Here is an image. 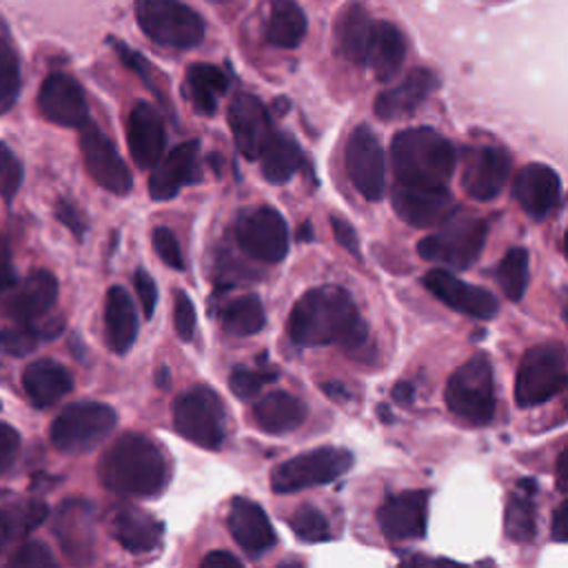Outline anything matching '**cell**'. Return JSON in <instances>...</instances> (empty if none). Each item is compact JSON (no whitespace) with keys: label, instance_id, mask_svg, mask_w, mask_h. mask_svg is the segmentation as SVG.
Masks as SVG:
<instances>
[{"label":"cell","instance_id":"1","mask_svg":"<svg viewBox=\"0 0 568 568\" xmlns=\"http://www.w3.org/2000/svg\"><path fill=\"white\" fill-rule=\"evenodd\" d=\"M286 331L297 346L342 344L351 353L368 339V328L353 297L335 284L306 291L291 308Z\"/></svg>","mask_w":568,"mask_h":568},{"label":"cell","instance_id":"2","mask_svg":"<svg viewBox=\"0 0 568 568\" xmlns=\"http://www.w3.org/2000/svg\"><path fill=\"white\" fill-rule=\"evenodd\" d=\"M100 481L118 495L155 497L169 481V462L162 448L140 433L118 437L100 459Z\"/></svg>","mask_w":568,"mask_h":568},{"label":"cell","instance_id":"3","mask_svg":"<svg viewBox=\"0 0 568 568\" xmlns=\"http://www.w3.org/2000/svg\"><path fill=\"white\" fill-rule=\"evenodd\" d=\"M455 158L453 144L426 126L404 129L390 142L393 173L406 186H446Z\"/></svg>","mask_w":568,"mask_h":568},{"label":"cell","instance_id":"4","mask_svg":"<svg viewBox=\"0 0 568 568\" xmlns=\"http://www.w3.org/2000/svg\"><path fill=\"white\" fill-rule=\"evenodd\" d=\"M446 404L459 419L484 426L495 415V379L490 359L484 353L466 359L446 384Z\"/></svg>","mask_w":568,"mask_h":568},{"label":"cell","instance_id":"5","mask_svg":"<svg viewBox=\"0 0 568 568\" xmlns=\"http://www.w3.org/2000/svg\"><path fill=\"white\" fill-rule=\"evenodd\" d=\"M486 242V222L477 215L453 213L439 224L437 233L419 240L417 253L437 264L453 268H470L481 255Z\"/></svg>","mask_w":568,"mask_h":568},{"label":"cell","instance_id":"6","mask_svg":"<svg viewBox=\"0 0 568 568\" xmlns=\"http://www.w3.org/2000/svg\"><path fill=\"white\" fill-rule=\"evenodd\" d=\"M144 36L166 49H193L204 38V20L180 0H135Z\"/></svg>","mask_w":568,"mask_h":568},{"label":"cell","instance_id":"7","mask_svg":"<svg viewBox=\"0 0 568 568\" xmlns=\"http://www.w3.org/2000/svg\"><path fill=\"white\" fill-rule=\"evenodd\" d=\"M115 410L100 402H75L64 406L51 422V444L60 453L80 455L93 450L113 430Z\"/></svg>","mask_w":568,"mask_h":568},{"label":"cell","instance_id":"8","mask_svg":"<svg viewBox=\"0 0 568 568\" xmlns=\"http://www.w3.org/2000/svg\"><path fill=\"white\" fill-rule=\"evenodd\" d=\"M566 351L557 342L539 344L526 351L515 377V399L519 406H539L566 386Z\"/></svg>","mask_w":568,"mask_h":568},{"label":"cell","instance_id":"9","mask_svg":"<svg viewBox=\"0 0 568 568\" xmlns=\"http://www.w3.org/2000/svg\"><path fill=\"white\" fill-rule=\"evenodd\" d=\"M173 424L189 442L217 450L224 442V404L209 386H191L173 402Z\"/></svg>","mask_w":568,"mask_h":568},{"label":"cell","instance_id":"10","mask_svg":"<svg viewBox=\"0 0 568 568\" xmlns=\"http://www.w3.org/2000/svg\"><path fill=\"white\" fill-rule=\"evenodd\" d=\"M353 466V455L346 448L324 446L295 455L271 470V488L275 493H295L302 488L328 484Z\"/></svg>","mask_w":568,"mask_h":568},{"label":"cell","instance_id":"11","mask_svg":"<svg viewBox=\"0 0 568 568\" xmlns=\"http://www.w3.org/2000/svg\"><path fill=\"white\" fill-rule=\"evenodd\" d=\"M235 240L248 257L266 264L282 262L288 253V229L273 206L244 211L235 222Z\"/></svg>","mask_w":568,"mask_h":568},{"label":"cell","instance_id":"12","mask_svg":"<svg viewBox=\"0 0 568 568\" xmlns=\"http://www.w3.org/2000/svg\"><path fill=\"white\" fill-rule=\"evenodd\" d=\"M346 171L353 186L366 200H382L386 191V160L377 135L366 124L357 126L346 142Z\"/></svg>","mask_w":568,"mask_h":568},{"label":"cell","instance_id":"13","mask_svg":"<svg viewBox=\"0 0 568 568\" xmlns=\"http://www.w3.org/2000/svg\"><path fill=\"white\" fill-rule=\"evenodd\" d=\"M80 151L84 158V166L95 184L115 195H124L131 191L133 178L124 160L120 158L113 142L89 120L80 126Z\"/></svg>","mask_w":568,"mask_h":568},{"label":"cell","instance_id":"14","mask_svg":"<svg viewBox=\"0 0 568 568\" xmlns=\"http://www.w3.org/2000/svg\"><path fill=\"white\" fill-rule=\"evenodd\" d=\"M395 213L410 226L430 229L439 226L446 217L457 211L455 197L446 186H406L397 184L393 195Z\"/></svg>","mask_w":568,"mask_h":568},{"label":"cell","instance_id":"15","mask_svg":"<svg viewBox=\"0 0 568 568\" xmlns=\"http://www.w3.org/2000/svg\"><path fill=\"white\" fill-rule=\"evenodd\" d=\"M510 178V155L499 146H473L464 151L462 186L473 200H493Z\"/></svg>","mask_w":568,"mask_h":568},{"label":"cell","instance_id":"16","mask_svg":"<svg viewBox=\"0 0 568 568\" xmlns=\"http://www.w3.org/2000/svg\"><path fill=\"white\" fill-rule=\"evenodd\" d=\"M40 113L60 126H82L89 120V106L84 91L69 73H51L44 78L38 91Z\"/></svg>","mask_w":568,"mask_h":568},{"label":"cell","instance_id":"17","mask_svg":"<svg viewBox=\"0 0 568 568\" xmlns=\"http://www.w3.org/2000/svg\"><path fill=\"white\" fill-rule=\"evenodd\" d=\"M422 284L439 302H444L446 306H450L464 315H470L475 320H490L499 308L497 300L490 291L468 284L444 268H430L422 277Z\"/></svg>","mask_w":568,"mask_h":568},{"label":"cell","instance_id":"18","mask_svg":"<svg viewBox=\"0 0 568 568\" xmlns=\"http://www.w3.org/2000/svg\"><path fill=\"white\" fill-rule=\"evenodd\" d=\"M428 493L426 490H404L388 495L377 510V521L386 539L410 541L422 539L426 532Z\"/></svg>","mask_w":568,"mask_h":568},{"label":"cell","instance_id":"19","mask_svg":"<svg viewBox=\"0 0 568 568\" xmlns=\"http://www.w3.org/2000/svg\"><path fill=\"white\" fill-rule=\"evenodd\" d=\"M229 124L240 153L248 160H257L275 133L268 109L251 93H240L233 98L229 106Z\"/></svg>","mask_w":568,"mask_h":568},{"label":"cell","instance_id":"20","mask_svg":"<svg viewBox=\"0 0 568 568\" xmlns=\"http://www.w3.org/2000/svg\"><path fill=\"white\" fill-rule=\"evenodd\" d=\"M200 180V144L189 140L178 144L166 158L155 162V171L149 178V193L155 202L171 200L186 184Z\"/></svg>","mask_w":568,"mask_h":568},{"label":"cell","instance_id":"21","mask_svg":"<svg viewBox=\"0 0 568 568\" xmlns=\"http://www.w3.org/2000/svg\"><path fill=\"white\" fill-rule=\"evenodd\" d=\"M55 537L73 561H89L95 544V510L84 499H69L58 508Z\"/></svg>","mask_w":568,"mask_h":568},{"label":"cell","instance_id":"22","mask_svg":"<svg viewBox=\"0 0 568 568\" xmlns=\"http://www.w3.org/2000/svg\"><path fill=\"white\" fill-rule=\"evenodd\" d=\"M513 195L532 220H544L559 204V197H561L559 175L546 164H537V162L526 164L515 175Z\"/></svg>","mask_w":568,"mask_h":568},{"label":"cell","instance_id":"23","mask_svg":"<svg viewBox=\"0 0 568 568\" xmlns=\"http://www.w3.org/2000/svg\"><path fill=\"white\" fill-rule=\"evenodd\" d=\"M126 144L133 162L140 169H151L162 158L166 144L164 122L155 106L138 102L126 120Z\"/></svg>","mask_w":568,"mask_h":568},{"label":"cell","instance_id":"24","mask_svg":"<svg viewBox=\"0 0 568 568\" xmlns=\"http://www.w3.org/2000/svg\"><path fill=\"white\" fill-rule=\"evenodd\" d=\"M58 300V280L53 273L38 268L24 277L22 284H18L9 297L4 300V313L16 320L18 324L38 322L42 315H47Z\"/></svg>","mask_w":568,"mask_h":568},{"label":"cell","instance_id":"25","mask_svg":"<svg viewBox=\"0 0 568 568\" xmlns=\"http://www.w3.org/2000/svg\"><path fill=\"white\" fill-rule=\"evenodd\" d=\"M111 537L129 552H151L162 539V524L146 510L120 504L109 515Z\"/></svg>","mask_w":568,"mask_h":568},{"label":"cell","instance_id":"26","mask_svg":"<svg viewBox=\"0 0 568 568\" xmlns=\"http://www.w3.org/2000/svg\"><path fill=\"white\" fill-rule=\"evenodd\" d=\"M439 80L430 69H413L397 87L375 98V115L379 120H399L417 111V106L437 89Z\"/></svg>","mask_w":568,"mask_h":568},{"label":"cell","instance_id":"27","mask_svg":"<svg viewBox=\"0 0 568 568\" xmlns=\"http://www.w3.org/2000/svg\"><path fill=\"white\" fill-rule=\"evenodd\" d=\"M226 524L237 546L248 555H262L275 544V530L266 513L251 499L235 497L229 508Z\"/></svg>","mask_w":568,"mask_h":568},{"label":"cell","instance_id":"28","mask_svg":"<svg viewBox=\"0 0 568 568\" xmlns=\"http://www.w3.org/2000/svg\"><path fill=\"white\" fill-rule=\"evenodd\" d=\"M22 386L29 402L36 408H49L58 404L73 388L71 373L53 359H36L22 373Z\"/></svg>","mask_w":568,"mask_h":568},{"label":"cell","instance_id":"29","mask_svg":"<svg viewBox=\"0 0 568 568\" xmlns=\"http://www.w3.org/2000/svg\"><path fill=\"white\" fill-rule=\"evenodd\" d=\"M104 331L106 344L113 353H126L138 335V315L135 306L124 291V286L115 284L106 291L104 297Z\"/></svg>","mask_w":568,"mask_h":568},{"label":"cell","instance_id":"30","mask_svg":"<svg viewBox=\"0 0 568 568\" xmlns=\"http://www.w3.org/2000/svg\"><path fill=\"white\" fill-rule=\"evenodd\" d=\"M404 55H406V40L402 31L395 24L384 20L373 22L366 64H371L375 78L379 82H388L399 71Z\"/></svg>","mask_w":568,"mask_h":568},{"label":"cell","instance_id":"31","mask_svg":"<svg viewBox=\"0 0 568 568\" xmlns=\"http://www.w3.org/2000/svg\"><path fill=\"white\" fill-rule=\"evenodd\" d=\"M306 417V406L302 399L286 390H273L262 397L253 408V419L260 430L271 435H282L295 430Z\"/></svg>","mask_w":568,"mask_h":568},{"label":"cell","instance_id":"32","mask_svg":"<svg viewBox=\"0 0 568 568\" xmlns=\"http://www.w3.org/2000/svg\"><path fill=\"white\" fill-rule=\"evenodd\" d=\"M306 33V16L293 0H271L266 18V42L280 49H293Z\"/></svg>","mask_w":568,"mask_h":568},{"label":"cell","instance_id":"33","mask_svg":"<svg viewBox=\"0 0 568 568\" xmlns=\"http://www.w3.org/2000/svg\"><path fill=\"white\" fill-rule=\"evenodd\" d=\"M229 78L222 69L213 64H193L186 71V95L193 109L202 115H213L217 109L220 95H224Z\"/></svg>","mask_w":568,"mask_h":568},{"label":"cell","instance_id":"34","mask_svg":"<svg viewBox=\"0 0 568 568\" xmlns=\"http://www.w3.org/2000/svg\"><path fill=\"white\" fill-rule=\"evenodd\" d=\"M260 169L262 175L271 184H284L291 180V175L300 169L302 162V151L297 142L288 133L275 131L266 146L260 153Z\"/></svg>","mask_w":568,"mask_h":568},{"label":"cell","instance_id":"35","mask_svg":"<svg viewBox=\"0 0 568 568\" xmlns=\"http://www.w3.org/2000/svg\"><path fill=\"white\" fill-rule=\"evenodd\" d=\"M371 33H373V20L371 16L359 7L351 4L337 24V40L342 53L353 62V64H366L368 55V44H371Z\"/></svg>","mask_w":568,"mask_h":568},{"label":"cell","instance_id":"36","mask_svg":"<svg viewBox=\"0 0 568 568\" xmlns=\"http://www.w3.org/2000/svg\"><path fill=\"white\" fill-rule=\"evenodd\" d=\"M532 493H535V481L532 479H521L519 490L510 495L506 504V537L513 541H530L537 530L535 521V506H532Z\"/></svg>","mask_w":568,"mask_h":568},{"label":"cell","instance_id":"37","mask_svg":"<svg viewBox=\"0 0 568 568\" xmlns=\"http://www.w3.org/2000/svg\"><path fill=\"white\" fill-rule=\"evenodd\" d=\"M266 315H264V306L260 302L257 295L248 293L242 297L231 300L222 313H220V324L229 335L235 337H246V335H255L257 331L264 328Z\"/></svg>","mask_w":568,"mask_h":568},{"label":"cell","instance_id":"38","mask_svg":"<svg viewBox=\"0 0 568 568\" xmlns=\"http://www.w3.org/2000/svg\"><path fill=\"white\" fill-rule=\"evenodd\" d=\"M530 260H528V251L521 246H513L508 248V253L501 257V262L497 264V282L504 291V295L513 302L521 300L526 286H528V277H530V268H528Z\"/></svg>","mask_w":568,"mask_h":568},{"label":"cell","instance_id":"39","mask_svg":"<svg viewBox=\"0 0 568 568\" xmlns=\"http://www.w3.org/2000/svg\"><path fill=\"white\" fill-rule=\"evenodd\" d=\"M60 326H38L36 322L20 324L13 328H0V353L11 357H22L40 346V342L51 339Z\"/></svg>","mask_w":568,"mask_h":568},{"label":"cell","instance_id":"40","mask_svg":"<svg viewBox=\"0 0 568 568\" xmlns=\"http://www.w3.org/2000/svg\"><path fill=\"white\" fill-rule=\"evenodd\" d=\"M47 517V506L40 501H31L20 510L0 508V552L16 535V530H31Z\"/></svg>","mask_w":568,"mask_h":568},{"label":"cell","instance_id":"41","mask_svg":"<svg viewBox=\"0 0 568 568\" xmlns=\"http://www.w3.org/2000/svg\"><path fill=\"white\" fill-rule=\"evenodd\" d=\"M20 93V60L16 49L0 38V113H7Z\"/></svg>","mask_w":568,"mask_h":568},{"label":"cell","instance_id":"42","mask_svg":"<svg viewBox=\"0 0 568 568\" xmlns=\"http://www.w3.org/2000/svg\"><path fill=\"white\" fill-rule=\"evenodd\" d=\"M288 526L291 530L295 532L297 539L302 541H308V544H317V541H324L331 537V528H328V521L324 517L322 510H317L315 506H297L291 515H288Z\"/></svg>","mask_w":568,"mask_h":568},{"label":"cell","instance_id":"43","mask_svg":"<svg viewBox=\"0 0 568 568\" xmlns=\"http://www.w3.org/2000/svg\"><path fill=\"white\" fill-rule=\"evenodd\" d=\"M22 162L13 153V149L4 142H0V197L4 202H11L22 184Z\"/></svg>","mask_w":568,"mask_h":568},{"label":"cell","instance_id":"44","mask_svg":"<svg viewBox=\"0 0 568 568\" xmlns=\"http://www.w3.org/2000/svg\"><path fill=\"white\" fill-rule=\"evenodd\" d=\"M275 377H277L275 371L266 373V368H262V371H251L248 366H235V368L231 371V375H229V386H231V390H233L240 399H248V397L257 395V390L262 388L264 382H271V379H275Z\"/></svg>","mask_w":568,"mask_h":568},{"label":"cell","instance_id":"45","mask_svg":"<svg viewBox=\"0 0 568 568\" xmlns=\"http://www.w3.org/2000/svg\"><path fill=\"white\" fill-rule=\"evenodd\" d=\"M151 242L153 248L158 253V257L173 271H182L184 268V257L178 244V237L173 235V231L169 226H155L151 233Z\"/></svg>","mask_w":568,"mask_h":568},{"label":"cell","instance_id":"46","mask_svg":"<svg viewBox=\"0 0 568 568\" xmlns=\"http://www.w3.org/2000/svg\"><path fill=\"white\" fill-rule=\"evenodd\" d=\"M173 326L182 342H191L195 333V308L191 297L184 291H178L173 297Z\"/></svg>","mask_w":568,"mask_h":568},{"label":"cell","instance_id":"47","mask_svg":"<svg viewBox=\"0 0 568 568\" xmlns=\"http://www.w3.org/2000/svg\"><path fill=\"white\" fill-rule=\"evenodd\" d=\"M11 566H22V568H38V566H55V557L51 550L40 544V541H27L16 550V555L9 559Z\"/></svg>","mask_w":568,"mask_h":568},{"label":"cell","instance_id":"48","mask_svg":"<svg viewBox=\"0 0 568 568\" xmlns=\"http://www.w3.org/2000/svg\"><path fill=\"white\" fill-rule=\"evenodd\" d=\"M20 435L13 426L0 422V475H4L18 459Z\"/></svg>","mask_w":568,"mask_h":568},{"label":"cell","instance_id":"49","mask_svg":"<svg viewBox=\"0 0 568 568\" xmlns=\"http://www.w3.org/2000/svg\"><path fill=\"white\" fill-rule=\"evenodd\" d=\"M133 284H135V293L140 297V304H142V313L144 317L149 320L155 311V302H158V288H155V282L153 277L144 271V268H138L135 275H133Z\"/></svg>","mask_w":568,"mask_h":568},{"label":"cell","instance_id":"50","mask_svg":"<svg viewBox=\"0 0 568 568\" xmlns=\"http://www.w3.org/2000/svg\"><path fill=\"white\" fill-rule=\"evenodd\" d=\"M55 215H58V220H60L69 231H73L75 237H82V235H84V231H87V220H84L82 211H80L75 204H71V202H67V200H58V204H55Z\"/></svg>","mask_w":568,"mask_h":568},{"label":"cell","instance_id":"51","mask_svg":"<svg viewBox=\"0 0 568 568\" xmlns=\"http://www.w3.org/2000/svg\"><path fill=\"white\" fill-rule=\"evenodd\" d=\"M331 229H333V235H335V240H337V244L339 246H344L353 257H362V253H359V240H357V235H355V229L346 222V220H342V217H331Z\"/></svg>","mask_w":568,"mask_h":568},{"label":"cell","instance_id":"52","mask_svg":"<svg viewBox=\"0 0 568 568\" xmlns=\"http://www.w3.org/2000/svg\"><path fill=\"white\" fill-rule=\"evenodd\" d=\"M200 566H202V568H240L242 561H240L235 555L226 552V550H211V552L200 561Z\"/></svg>","mask_w":568,"mask_h":568},{"label":"cell","instance_id":"53","mask_svg":"<svg viewBox=\"0 0 568 568\" xmlns=\"http://www.w3.org/2000/svg\"><path fill=\"white\" fill-rule=\"evenodd\" d=\"M564 504L555 510L552 515V526H550V532L555 537V541H566V526H564Z\"/></svg>","mask_w":568,"mask_h":568},{"label":"cell","instance_id":"54","mask_svg":"<svg viewBox=\"0 0 568 568\" xmlns=\"http://www.w3.org/2000/svg\"><path fill=\"white\" fill-rule=\"evenodd\" d=\"M390 395L397 404H408V402H413V386L408 382H399L393 386Z\"/></svg>","mask_w":568,"mask_h":568},{"label":"cell","instance_id":"55","mask_svg":"<svg viewBox=\"0 0 568 568\" xmlns=\"http://www.w3.org/2000/svg\"><path fill=\"white\" fill-rule=\"evenodd\" d=\"M13 282H16V277H13V271L9 266V260L0 262V293L9 291L13 286Z\"/></svg>","mask_w":568,"mask_h":568},{"label":"cell","instance_id":"56","mask_svg":"<svg viewBox=\"0 0 568 568\" xmlns=\"http://www.w3.org/2000/svg\"><path fill=\"white\" fill-rule=\"evenodd\" d=\"M564 466H566V462H564V455H559V459H557V486H559V490H564L566 488V484H564Z\"/></svg>","mask_w":568,"mask_h":568},{"label":"cell","instance_id":"57","mask_svg":"<svg viewBox=\"0 0 568 568\" xmlns=\"http://www.w3.org/2000/svg\"><path fill=\"white\" fill-rule=\"evenodd\" d=\"M158 384H162V386H169V375H166V368H162V371H158Z\"/></svg>","mask_w":568,"mask_h":568},{"label":"cell","instance_id":"58","mask_svg":"<svg viewBox=\"0 0 568 568\" xmlns=\"http://www.w3.org/2000/svg\"><path fill=\"white\" fill-rule=\"evenodd\" d=\"M0 262H7V244L2 240V235H0Z\"/></svg>","mask_w":568,"mask_h":568}]
</instances>
